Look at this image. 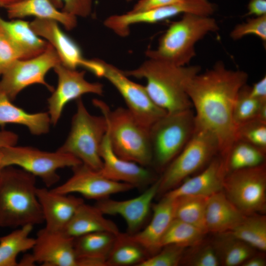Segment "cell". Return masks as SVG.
Wrapping results in <instances>:
<instances>
[{
	"mask_svg": "<svg viewBox=\"0 0 266 266\" xmlns=\"http://www.w3.org/2000/svg\"><path fill=\"white\" fill-rule=\"evenodd\" d=\"M223 191L245 215L264 214L266 211V163L227 173Z\"/></svg>",
	"mask_w": 266,
	"mask_h": 266,
	"instance_id": "cell-10",
	"label": "cell"
},
{
	"mask_svg": "<svg viewBox=\"0 0 266 266\" xmlns=\"http://www.w3.org/2000/svg\"><path fill=\"white\" fill-rule=\"evenodd\" d=\"M218 30L216 21L211 16L183 14L161 37L158 47L148 50L146 55L178 66H187L196 56V44L208 33Z\"/></svg>",
	"mask_w": 266,
	"mask_h": 266,
	"instance_id": "cell-5",
	"label": "cell"
},
{
	"mask_svg": "<svg viewBox=\"0 0 266 266\" xmlns=\"http://www.w3.org/2000/svg\"><path fill=\"white\" fill-rule=\"evenodd\" d=\"M235 139L266 150V122L253 119L236 127Z\"/></svg>",
	"mask_w": 266,
	"mask_h": 266,
	"instance_id": "cell-38",
	"label": "cell"
},
{
	"mask_svg": "<svg viewBox=\"0 0 266 266\" xmlns=\"http://www.w3.org/2000/svg\"><path fill=\"white\" fill-rule=\"evenodd\" d=\"M31 254L35 263L44 266H78L74 238L44 228L37 233Z\"/></svg>",
	"mask_w": 266,
	"mask_h": 266,
	"instance_id": "cell-18",
	"label": "cell"
},
{
	"mask_svg": "<svg viewBox=\"0 0 266 266\" xmlns=\"http://www.w3.org/2000/svg\"><path fill=\"white\" fill-rule=\"evenodd\" d=\"M205 234L197 227L174 218L162 239L161 247L176 245L189 248L203 242Z\"/></svg>",
	"mask_w": 266,
	"mask_h": 266,
	"instance_id": "cell-36",
	"label": "cell"
},
{
	"mask_svg": "<svg viewBox=\"0 0 266 266\" xmlns=\"http://www.w3.org/2000/svg\"><path fill=\"white\" fill-rule=\"evenodd\" d=\"M107 130L105 116L91 114L80 98L77 99L69 134L57 151L71 155L87 166L100 170L102 166L100 148Z\"/></svg>",
	"mask_w": 266,
	"mask_h": 266,
	"instance_id": "cell-7",
	"label": "cell"
},
{
	"mask_svg": "<svg viewBox=\"0 0 266 266\" xmlns=\"http://www.w3.org/2000/svg\"><path fill=\"white\" fill-rule=\"evenodd\" d=\"M72 168V175L62 185L52 189L53 191L66 195L78 193L86 198L99 200L134 188L129 184L109 179L100 170L82 164Z\"/></svg>",
	"mask_w": 266,
	"mask_h": 266,
	"instance_id": "cell-15",
	"label": "cell"
},
{
	"mask_svg": "<svg viewBox=\"0 0 266 266\" xmlns=\"http://www.w3.org/2000/svg\"><path fill=\"white\" fill-rule=\"evenodd\" d=\"M9 123L24 125L34 135L47 133L51 124L48 113H28L13 104L6 96L0 95V125Z\"/></svg>",
	"mask_w": 266,
	"mask_h": 266,
	"instance_id": "cell-28",
	"label": "cell"
},
{
	"mask_svg": "<svg viewBox=\"0 0 266 266\" xmlns=\"http://www.w3.org/2000/svg\"><path fill=\"white\" fill-rule=\"evenodd\" d=\"M61 63L57 52L50 44L36 57L17 60L1 75L0 95L12 101L22 90L34 84H42L53 92L54 88L46 82L45 77L50 69Z\"/></svg>",
	"mask_w": 266,
	"mask_h": 266,
	"instance_id": "cell-11",
	"label": "cell"
},
{
	"mask_svg": "<svg viewBox=\"0 0 266 266\" xmlns=\"http://www.w3.org/2000/svg\"><path fill=\"white\" fill-rule=\"evenodd\" d=\"M215 10V6L208 0H184L143 12L113 15L105 20L104 24L119 36L126 37L130 33V27L134 24L155 23L186 13L210 16Z\"/></svg>",
	"mask_w": 266,
	"mask_h": 266,
	"instance_id": "cell-13",
	"label": "cell"
},
{
	"mask_svg": "<svg viewBox=\"0 0 266 266\" xmlns=\"http://www.w3.org/2000/svg\"><path fill=\"white\" fill-rule=\"evenodd\" d=\"M58 77V85L47 100L51 123L56 125L66 105L86 94L102 95L103 86L98 82H90L85 78V71H78L61 63L53 68Z\"/></svg>",
	"mask_w": 266,
	"mask_h": 266,
	"instance_id": "cell-14",
	"label": "cell"
},
{
	"mask_svg": "<svg viewBox=\"0 0 266 266\" xmlns=\"http://www.w3.org/2000/svg\"><path fill=\"white\" fill-rule=\"evenodd\" d=\"M2 168L0 167V170Z\"/></svg>",
	"mask_w": 266,
	"mask_h": 266,
	"instance_id": "cell-50",
	"label": "cell"
},
{
	"mask_svg": "<svg viewBox=\"0 0 266 266\" xmlns=\"http://www.w3.org/2000/svg\"><path fill=\"white\" fill-rule=\"evenodd\" d=\"M153 215L144 229L129 237L141 245L151 256L162 248V239L171 222L174 218V205L173 199L163 196L157 203L152 205Z\"/></svg>",
	"mask_w": 266,
	"mask_h": 266,
	"instance_id": "cell-22",
	"label": "cell"
},
{
	"mask_svg": "<svg viewBox=\"0 0 266 266\" xmlns=\"http://www.w3.org/2000/svg\"><path fill=\"white\" fill-rule=\"evenodd\" d=\"M58 24L54 20L38 18L30 22L33 31L55 49L63 66L71 69L81 66L89 70L92 60L83 58L78 46L64 33Z\"/></svg>",
	"mask_w": 266,
	"mask_h": 266,
	"instance_id": "cell-19",
	"label": "cell"
},
{
	"mask_svg": "<svg viewBox=\"0 0 266 266\" xmlns=\"http://www.w3.org/2000/svg\"><path fill=\"white\" fill-rule=\"evenodd\" d=\"M213 244L220 265L225 266L241 265L255 255V249L228 233H219Z\"/></svg>",
	"mask_w": 266,
	"mask_h": 266,
	"instance_id": "cell-31",
	"label": "cell"
},
{
	"mask_svg": "<svg viewBox=\"0 0 266 266\" xmlns=\"http://www.w3.org/2000/svg\"><path fill=\"white\" fill-rule=\"evenodd\" d=\"M33 226L19 227L7 235L0 237V266H17L18 256L32 250L35 238L30 235Z\"/></svg>",
	"mask_w": 266,
	"mask_h": 266,
	"instance_id": "cell-29",
	"label": "cell"
},
{
	"mask_svg": "<svg viewBox=\"0 0 266 266\" xmlns=\"http://www.w3.org/2000/svg\"><path fill=\"white\" fill-rule=\"evenodd\" d=\"M242 266H266V261L264 257L261 256H258L253 255L242 265Z\"/></svg>",
	"mask_w": 266,
	"mask_h": 266,
	"instance_id": "cell-47",
	"label": "cell"
},
{
	"mask_svg": "<svg viewBox=\"0 0 266 266\" xmlns=\"http://www.w3.org/2000/svg\"><path fill=\"white\" fill-rule=\"evenodd\" d=\"M248 35H254L266 42V15L247 19L245 22L235 26L230 33L231 37L239 40Z\"/></svg>",
	"mask_w": 266,
	"mask_h": 266,
	"instance_id": "cell-40",
	"label": "cell"
},
{
	"mask_svg": "<svg viewBox=\"0 0 266 266\" xmlns=\"http://www.w3.org/2000/svg\"><path fill=\"white\" fill-rule=\"evenodd\" d=\"M227 173L225 159L219 154L200 173L186 178L163 196L171 199L186 195L209 197L223 190Z\"/></svg>",
	"mask_w": 266,
	"mask_h": 266,
	"instance_id": "cell-20",
	"label": "cell"
},
{
	"mask_svg": "<svg viewBox=\"0 0 266 266\" xmlns=\"http://www.w3.org/2000/svg\"><path fill=\"white\" fill-rule=\"evenodd\" d=\"M159 185L157 179L137 197L124 200L107 198L98 200L95 206L104 215L121 216L127 224L128 233L132 234L141 230L146 221L152 201L158 194Z\"/></svg>",
	"mask_w": 266,
	"mask_h": 266,
	"instance_id": "cell-16",
	"label": "cell"
},
{
	"mask_svg": "<svg viewBox=\"0 0 266 266\" xmlns=\"http://www.w3.org/2000/svg\"><path fill=\"white\" fill-rule=\"evenodd\" d=\"M18 136L13 132L2 130L0 131V147L15 145Z\"/></svg>",
	"mask_w": 266,
	"mask_h": 266,
	"instance_id": "cell-46",
	"label": "cell"
},
{
	"mask_svg": "<svg viewBox=\"0 0 266 266\" xmlns=\"http://www.w3.org/2000/svg\"><path fill=\"white\" fill-rule=\"evenodd\" d=\"M255 249L266 251V217L264 214L246 216L232 231L227 232Z\"/></svg>",
	"mask_w": 266,
	"mask_h": 266,
	"instance_id": "cell-34",
	"label": "cell"
},
{
	"mask_svg": "<svg viewBox=\"0 0 266 266\" xmlns=\"http://www.w3.org/2000/svg\"><path fill=\"white\" fill-rule=\"evenodd\" d=\"M5 8L11 19L33 16L35 18L55 21L67 30L73 29L77 25V17L58 9L50 0H23Z\"/></svg>",
	"mask_w": 266,
	"mask_h": 266,
	"instance_id": "cell-26",
	"label": "cell"
},
{
	"mask_svg": "<svg viewBox=\"0 0 266 266\" xmlns=\"http://www.w3.org/2000/svg\"><path fill=\"white\" fill-rule=\"evenodd\" d=\"M249 88L247 84L244 85L236 97L233 114L235 127L253 119L266 122V100L252 97L249 93Z\"/></svg>",
	"mask_w": 266,
	"mask_h": 266,
	"instance_id": "cell-35",
	"label": "cell"
},
{
	"mask_svg": "<svg viewBox=\"0 0 266 266\" xmlns=\"http://www.w3.org/2000/svg\"><path fill=\"white\" fill-rule=\"evenodd\" d=\"M0 28L18 49L22 59L39 55L49 45L33 31L30 22L21 19L6 21L0 17Z\"/></svg>",
	"mask_w": 266,
	"mask_h": 266,
	"instance_id": "cell-27",
	"label": "cell"
},
{
	"mask_svg": "<svg viewBox=\"0 0 266 266\" xmlns=\"http://www.w3.org/2000/svg\"><path fill=\"white\" fill-rule=\"evenodd\" d=\"M248 79L244 71L229 69L219 61L211 68L190 78L185 85L196 127L207 130L216 136L219 154L224 158L235 140L233 106L239 90Z\"/></svg>",
	"mask_w": 266,
	"mask_h": 266,
	"instance_id": "cell-1",
	"label": "cell"
},
{
	"mask_svg": "<svg viewBox=\"0 0 266 266\" xmlns=\"http://www.w3.org/2000/svg\"><path fill=\"white\" fill-rule=\"evenodd\" d=\"M20 59H22L18 49L0 28V76Z\"/></svg>",
	"mask_w": 266,
	"mask_h": 266,
	"instance_id": "cell-41",
	"label": "cell"
},
{
	"mask_svg": "<svg viewBox=\"0 0 266 266\" xmlns=\"http://www.w3.org/2000/svg\"><path fill=\"white\" fill-rule=\"evenodd\" d=\"M250 95L261 100H266V76H264L249 88Z\"/></svg>",
	"mask_w": 266,
	"mask_h": 266,
	"instance_id": "cell-45",
	"label": "cell"
},
{
	"mask_svg": "<svg viewBox=\"0 0 266 266\" xmlns=\"http://www.w3.org/2000/svg\"><path fill=\"white\" fill-rule=\"evenodd\" d=\"M246 15L255 17L266 15V0H249Z\"/></svg>",
	"mask_w": 266,
	"mask_h": 266,
	"instance_id": "cell-44",
	"label": "cell"
},
{
	"mask_svg": "<svg viewBox=\"0 0 266 266\" xmlns=\"http://www.w3.org/2000/svg\"><path fill=\"white\" fill-rule=\"evenodd\" d=\"M2 168L17 166L35 177H38L47 187L60 179L59 169L77 166L81 162L71 155L56 151H43L28 146L15 145L0 147Z\"/></svg>",
	"mask_w": 266,
	"mask_h": 266,
	"instance_id": "cell-9",
	"label": "cell"
},
{
	"mask_svg": "<svg viewBox=\"0 0 266 266\" xmlns=\"http://www.w3.org/2000/svg\"><path fill=\"white\" fill-rule=\"evenodd\" d=\"M219 141L210 131L195 127L184 147L163 171L157 195L173 189L193 174L202 170L219 154Z\"/></svg>",
	"mask_w": 266,
	"mask_h": 266,
	"instance_id": "cell-6",
	"label": "cell"
},
{
	"mask_svg": "<svg viewBox=\"0 0 266 266\" xmlns=\"http://www.w3.org/2000/svg\"><path fill=\"white\" fill-rule=\"evenodd\" d=\"M93 103L106 119L107 133L115 154L145 167L151 166L149 128L140 123L127 108L119 107L111 110L102 100L94 99Z\"/></svg>",
	"mask_w": 266,
	"mask_h": 266,
	"instance_id": "cell-4",
	"label": "cell"
},
{
	"mask_svg": "<svg viewBox=\"0 0 266 266\" xmlns=\"http://www.w3.org/2000/svg\"><path fill=\"white\" fill-rule=\"evenodd\" d=\"M127 0V1H128V2H130V1H132L133 0Z\"/></svg>",
	"mask_w": 266,
	"mask_h": 266,
	"instance_id": "cell-49",
	"label": "cell"
},
{
	"mask_svg": "<svg viewBox=\"0 0 266 266\" xmlns=\"http://www.w3.org/2000/svg\"><path fill=\"white\" fill-rule=\"evenodd\" d=\"M200 69L197 65L178 66L149 58L137 68L123 72L128 77L145 79L153 101L166 112H172L192 108L185 85Z\"/></svg>",
	"mask_w": 266,
	"mask_h": 266,
	"instance_id": "cell-2",
	"label": "cell"
},
{
	"mask_svg": "<svg viewBox=\"0 0 266 266\" xmlns=\"http://www.w3.org/2000/svg\"><path fill=\"white\" fill-rule=\"evenodd\" d=\"M266 150L235 139L225 158L227 173L265 163Z\"/></svg>",
	"mask_w": 266,
	"mask_h": 266,
	"instance_id": "cell-30",
	"label": "cell"
},
{
	"mask_svg": "<svg viewBox=\"0 0 266 266\" xmlns=\"http://www.w3.org/2000/svg\"><path fill=\"white\" fill-rule=\"evenodd\" d=\"M36 194L46 224L44 228L53 232H62L84 202L82 198L56 193L46 188H37Z\"/></svg>",
	"mask_w": 266,
	"mask_h": 266,
	"instance_id": "cell-21",
	"label": "cell"
},
{
	"mask_svg": "<svg viewBox=\"0 0 266 266\" xmlns=\"http://www.w3.org/2000/svg\"><path fill=\"white\" fill-rule=\"evenodd\" d=\"M23 0H0V6L5 7L8 5L20 2Z\"/></svg>",
	"mask_w": 266,
	"mask_h": 266,
	"instance_id": "cell-48",
	"label": "cell"
},
{
	"mask_svg": "<svg viewBox=\"0 0 266 266\" xmlns=\"http://www.w3.org/2000/svg\"><path fill=\"white\" fill-rule=\"evenodd\" d=\"M184 0H139L129 12L138 13L181 2Z\"/></svg>",
	"mask_w": 266,
	"mask_h": 266,
	"instance_id": "cell-43",
	"label": "cell"
},
{
	"mask_svg": "<svg viewBox=\"0 0 266 266\" xmlns=\"http://www.w3.org/2000/svg\"><path fill=\"white\" fill-rule=\"evenodd\" d=\"M185 250L181 264L190 266H218L219 259L213 244L201 243Z\"/></svg>",
	"mask_w": 266,
	"mask_h": 266,
	"instance_id": "cell-37",
	"label": "cell"
},
{
	"mask_svg": "<svg viewBox=\"0 0 266 266\" xmlns=\"http://www.w3.org/2000/svg\"><path fill=\"white\" fill-rule=\"evenodd\" d=\"M35 176L12 166L0 172V227L34 226L44 222Z\"/></svg>",
	"mask_w": 266,
	"mask_h": 266,
	"instance_id": "cell-3",
	"label": "cell"
},
{
	"mask_svg": "<svg viewBox=\"0 0 266 266\" xmlns=\"http://www.w3.org/2000/svg\"><path fill=\"white\" fill-rule=\"evenodd\" d=\"M100 154L102 162L100 171L109 179L129 184L134 188L151 185L157 180L148 167L117 156L112 148L107 131L102 142Z\"/></svg>",
	"mask_w": 266,
	"mask_h": 266,
	"instance_id": "cell-17",
	"label": "cell"
},
{
	"mask_svg": "<svg viewBox=\"0 0 266 266\" xmlns=\"http://www.w3.org/2000/svg\"><path fill=\"white\" fill-rule=\"evenodd\" d=\"M209 197L186 195L174 199V218L194 226L204 233H208L205 221Z\"/></svg>",
	"mask_w": 266,
	"mask_h": 266,
	"instance_id": "cell-32",
	"label": "cell"
},
{
	"mask_svg": "<svg viewBox=\"0 0 266 266\" xmlns=\"http://www.w3.org/2000/svg\"><path fill=\"white\" fill-rule=\"evenodd\" d=\"M193 108L167 112L149 128L152 163L163 171L184 147L196 127Z\"/></svg>",
	"mask_w": 266,
	"mask_h": 266,
	"instance_id": "cell-8",
	"label": "cell"
},
{
	"mask_svg": "<svg viewBox=\"0 0 266 266\" xmlns=\"http://www.w3.org/2000/svg\"><path fill=\"white\" fill-rule=\"evenodd\" d=\"M100 77L106 79L119 92L127 108L142 125L150 128L166 113L148 95L145 86L133 82L123 71L100 60Z\"/></svg>",
	"mask_w": 266,
	"mask_h": 266,
	"instance_id": "cell-12",
	"label": "cell"
},
{
	"mask_svg": "<svg viewBox=\"0 0 266 266\" xmlns=\"http://www.w3.org/2000/svg\"><path fill=\"white\" fill-rule=\"evenodd\" d=\"M245 217L228 199L223 190L209 197L205 216L208 233L219 234L229 232Z\"/></svg>",
	"mask_w": 266,
	"mask_h": 266,
	"instance_id": "cell-24",
	"label": "cell"
},
{
	"mask_svg": "<svg viewBox=\"0 0 266 266\" xmlns=\"http://www.w3.org/2000/svg\"><path fill=\"white\" fill-rule=\"evenodd\" d=\"M108 232L118 234L120 232L117 226L95 206L83 202L78 207L62 233L66 236L75 238L88 233Z\"/></svg>",
	"mask_w": 266,
	"mask_h": 266,
	"instance_id": "cell-25",
	"label": "cell"
},
{
	"mask_svg": "<svg viewBox=\"0 0 266 266\" xmlns=\"http://www.w3.org/2000/svg\"><path fill=\"white\" fill-rule=\"evenodd\" d=\"M150 256L140 244L131 239L127 233L117 235L114 245L106 260V266H137Z\"/></svg>",
	"mask_w": 266,
	"mask_h": 266,
	"instance_id": "cell-33",
	"label": "cell"
},
{
	"mask_svg": "<svg viewBox=\"0 0 266 266\" xmlns=\"http://www.w3.org/2000/svg\"><path fill=\"white\" fill-rule=\"evenodd\" d=\"M186 248L167 245L157 253L149 256L137 266H176L181 264Z\"/></svg>",
	"mask_w": 266,
	"mask_h": 266,
	"instance_id": "cell-39",
	"label": "cell"
},
{
	"mask_svg": "<svg viewBox=\"0 0 266 266\" xmlns=\"http://www.w3.org/2000/svg\"><path fill=\"white\" fill-rule=\"evenodd\" d=\"M117 235L108 232H98L74 238L78 266H106Z\"/></svg>",
	"mask_w": 266,
	"mask_h": 266,
	"instance_id": "cell-23",
	"label": "cell"
},
{
	"mask_svg": "<svg viewBox=\"0 0 266 266\" xmlns=\"http://www.w3.org/2000/svg\"><path fill=\"white\" fill-rule=\"evenodd\" d=\"M50 0L58 9L77 17H87L92 10L93 0Z\"/></svg>",
	"mask_w": 266,
	"mask_h": 266,
	"instance_id": "cell-42",
	"label": "cell"
}]
</instances>
